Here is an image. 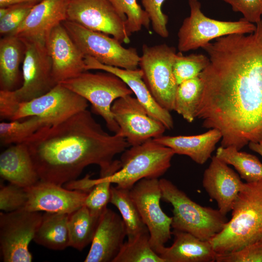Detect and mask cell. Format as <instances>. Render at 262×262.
<instances>
[{"label":"cell","mask_w":262,"mask_h":262,"mask_svg":"<svg viewBox=\"0 0 262 262\" xmlns=\"http://www.w3.org/2000/svg\"><path fill=\"white\" fill-rule=\"evenodd\" d=\"M0 176L9 183L24 188L40 180L26 143L11 145L0 154Z\"/></svg>","instance_id":"22"},{"label":"cell","mask_w":262,"mask_h":262,"mask_svg":"<svg viewBox=\"0 0 262 262\" xmlns=\"http://www.w3.org/2000/svg\"><path fill=\"white\" fill-rule=\"evenodd\" d=\"M162 199L173 207L171 227L209 241L224 228L228 220L218 209L193 201L171 181L159 180Z\"/></svg>","instance_id":"4"},{"label":"cell","mask_w":262,"mask_h":262,"mask_svg":"<svg viewBox=\"0 0 262 262\" xmlns=\"http://www.w3.org/2000/svg\"><path fill=\"white\" fill-rule=\"evenodd\" d=\"M209 63L208 56L202 54H191L184 56L181 52L177 53L173 69L178 85L199 76Z\"/></svg>","instance_id":"33"},{"label":"cell","mask_w":262,"mask_h":262,"mask_svg":"<svg viewBox=\"0 0 262 262\" xmlns=\"http://www.w3.org/2000/svg\"><path fill=\"white\" fill-rule=\"evenodd\" d=\"M165 0H141L144 10L147 14L153 30L160 36L167 38L169 32L167 28L168 16L162 10Z\"/></svg>","instance_id":"38"},{"label":"cell","mask_w":262,"mask_h":262,"mask_svg":"<svg viewBox=\"0 0 262 262\" xmlns=\"http://www.w3.org/2000/svg\"><path fill=\"white\" fill-rule=\"evenodd\" d=\"M113 262H164L152 248L149 232L128 239Z\"/></svg>","instance_id":"32"},{"label":"cell","mask_w":262,"mask_h":262,"mask_svg":"<svg viewBox=\"0 0 262 262\" xmlns=\"http://www.w3.org/2000/svg\"><path fill=\"white\" fill-rule=\"evenodd\" d=\"M229 3L233 11L240 12L247 21L256 24L262 16V0H222Z\"/></svg>","instance_id":"40"},{"label":"cell","mask_w":262,"mask_h":262,"mask_svg":"<svg viewBox=\"0 0 262 262\" xmlns=\"http://www.w3.org/2000/svg\"><path fill=\"white\" fill-rule=\"evenodd\" d=\"M25 45L13 35L2 36L0 40V90L14 91L19 82V66L23 61Z\"/></svg>","instance_id":"25"},{"label":"cell","mask_w":262,"mask_h":262,"mask_svg":"<svg viewBox=\"0 0 262 262\" xmlns=\"http://www.w3.org/2000/svg\"><path fill=\"white\" fill-rule=\"evenodd\" d=\"M111 184L105 177H100L88 193L84 205L93 213L101 214L107 208L111 196Z\"/></svg>","instance_id":"36"},{"label":"cell","mask_w":262,"mask_h":262,"mask_svg":"<svg viewBox=\"0 0 262 262\" xmlns=\"http://www.w3.org/2000/svg\"><path fill=\"white\" fill-rule=\"evenodd\" d=\"M66 20L111 35L121 43L130 42L126 28V18L109 0H69Z\"/></svg>","instance_id":"14"},{"label":"cell","mask_w":262,"mask_h":262,"mask_svg":"<svg viewBox=\"0 0 262 262\" xmlns=\"http://www.w3.org/2000/svg\"><path fill=\"white\" fill-rule=\"evenodd\" d=\"M248 147L251 150L259 154L262 157V142H250L248 144Z\"/></svg>","instance_id":"42"},{"label":"cell","mask_w":262,"mask_h":262,"mask_svg":"<svg viewBox=\"0 0 262 262\" xmlns=\"http://www.w3.org/2000/svg\"><path fill=\"white\" fill-rule=\"evenodd\" d=\"M231 211L223 229L209 240L217 253L232 252L262 241V180L245 182Z\"/></svg>","instance_id":"3"},{"label":"cell","mask_w":262,"mask_h":262,"mask_svg":"<svg viewBox=\"0 0 262 262\" xmlns=\"http://www.w3.org/2000/svg\"><path fill=\"white\" fill-rule=\"evenodd\" d=\"M249 34L222 36L202 49L209 63L196 118L221 134V146L240 150L262 142V19Z\"/></svg>","instance_id":"1"},{"label":"cell","mask_w":262,"mask_h":262,"mask_svg":"<svg viewBox=\"0 0 262 262\" xmlns=\"http://www.w3.org/2000/svg\"><path fill=\"white\" fill-rule=\"evenodd\" d=\"M174 242L164 246L159 255L164 262H213L217 253L210 241L200 239L195 235L174 229Z\"/></svg>","instance_id":"23"},{"label":"cell","mask_w":262,"mask_h":262,"mask_svg":"<svg viewBox=\"0 0 262 262\" xmlns=\"http://www.w3.org/2000/svg\"><path fill=\"white\" fill-rule=\"evenodd\" d=\"M101 214L93 213L85 205L69 214V246L81 251L91 243Z\"/></svg>","instance_id":"27"},{"label":"cell","mask_w":262,"mask_h":262,"mask_svg":"<svg viewBox=\"0 0 262 262\" xmlns=\"http://www.w3.org/2000/svg\"><path fill=\"white\" fill-rule=\"evenodd\" d=\"M46 46L51 58L52 75L59 83L86 71L85 56L61 23L49 33Z\"/></svg>","instance_id":"17"},{"label":"cell","mask_w":262,"mask_h":262,"mask_svg":"<svg viewBox=\"0 0 262 262\" xmlns=\"http://www.w3.org/2000/svg\"><path fill=\"white\" fill-rule=\"evenodd\" d=\"M110 202L117 208L121 214L126 226L128 239L148 231L129 189L111 186Z\"/></svg>","instance_id":"29"},{"label":"cell","mask_w":262,"mask_h":262,"mask_svg":"<svg viewBox=\"0 0 262 262\" xmlns=\"http://www.w3.org/2000/svg\"><path fill=\"white\" fill-rule=\"evenodd\" d=\"M190 16L185 18L178 33V49L180 52L196 49L214 39L235 34H249L256 29V24L243 17L238 21H226L211 18L201 10L198 0H189Z\"/></svg>","instance_id":"8"},{"label":"cell","mask_w":262,"mask_h":262,"mask_svg":"<svg viewBox=\"0 0 262 262\" xmlns=\"http://www.w3.org/2000/svg\"><path fill=\"white\" fill-rule=\"evenodd\" d=\"M43 214L21 209L0 213V248L4 262H31L29 246L41 222Z\"/></svg>","instance_id":"10"},{"label":"cell","mask_w":262,"mask_h":262,"mask_svg":"<svg viewBox=\"0 0 262 262\" xmlns=\"http://www.w3.org/2000/svg\"><path fill=\"white\" fill-rule=\"evenodd\" d=\"M84 71L61 83L89 102L93 111L104 120L108 129L117 133L119 127L111 111L113 102L117 98L131 95L132 91L120 78L115 74Z\"/></svg>","instance_id":"6"},{"label":"cell","mask_w":262,"mask_h":262,"mask_svg":"<svg viewBox=\"0 0 262 262\" xmlns=\"http://www.w3.org/2000/svg\"><path fill=\"white\" fill-rule=\"evenodd\" d=\"M111 111L119 130L131 146L140 145L163 135L166 129L164 124L149 115L136 98L128 95L116 99Z\"/></svg>","instance_id":"15"},{"label":"cell","mask_w":262,"mask_h":262,"mask_svg":"<svg viewBox=\"0 0 262 262\" xmlns=\"http://www.w3.org/2000/svg\"><path fill=\"white\" fill-rule=\"evenodd\" d=\"M222 135L215 129L195 135L164 136L153 139L156 142L171 148L175 154L190 157L199 164L205 163L211 157Z\"/></svg>","instance_id":"24"},{"label":"cell","mask_w":262,"mask_h":262,"mask_svg":"<svg viewBox=\"0 0 262 262\" xmlns=\"http://www.w3.org/2000/svg\"><path fill=\"white\" fill-rule=\"evenodd\" d=\"M26 190L27 200L22 209L32 212L70 214L84 205L88 194L41 180Z\"/></svg>","instance_id":"16"},{"label":"cell","mask_w":262,"mask_h":262,"mask_svg":"<svg viewBox=\"0 0 262 262\" xmlns=\"http://www.w3.org/2000/svg\"><path fill=\"white\" fill-rule=\"evenodd\" d=\"M34 4L25 3L0 8V34L11 35L25 19Z\"/></svg>","instance_id":"35"},{"label":"cell","mask_w":262,"mask_h":262,"mask_svg":"<svg viewBox=\"0 0 262 262\" xmlns=\"http://www.w3.org/2000/svg\"><path fill=\"white\" fill-rule=\"evenodd\" d=\"M41 0H0V8L25 3L36 4Z\"/></svg>","instance_id":"41"},{"label":"cell","mask_w":262,"mask_h":262,"mask_svg":"<svg viewBox=\"0 0 262 262\" xmlns=\"http://www.w3.org/2000/svg\"><path fill=\"white\" fill-rule=\"evenodd\" d=\"M117 11L126 18L127 31L131 33L141 30L144 27L149 28L150 20L147 12L137 2L136 0H109Z\"/></svg>","instance_id":"34"},{"label":"cell","mask_w":262,"mask_h":262,"mask_svg":"<svg viewBox=\"0 0 262 262\" xmlns=\"http://www.w3.org/2000/svg\"><path fill=\"white\" fill-rule=\"evenodd\" d=\"M228 165L213 156L204 171L202 180L203 188L215 200L219 211L226 215L232 210L245 184L239 176Z\"/></svg>","instance_id":"18"},{"label":"cell","mask_w":262,"mask_h":262,"mask_svg":"<svg viewBox=\"0 0 262 262\" xmlns=\"http://www.w3.org/2000/svg\"><path fill=\"white\" fill-rule=\"evenodd\" d=\"M174 151L149 139L131 146L122 152L120 168L114 174L104 176L119 188L130 190L143 179H158L171 166Z\"/></svg>","instance_id":"5"},{"label":"cell","mask_w":262,"mask_h":262,"mask_svg":"<svg viewBox=\"0 0 262 262\" xmlns=\"http://www.w3.org/2000/svg\"><path fill=\"white\" fill-rule=\"evenodd\" d=\"M127 236L120 216L107 208L102 213L85 262H113Z\"/></svg>","instance_id":"19"},{"label":"cell","mask_w":262,"mask_h":262,"mask_svg":"<svg viewBox=\"0 0 262 262\" xmlns=\"http://www.w3.org/2000/svg\"><path fill=\"white\" fill-rule=\"evenodd\" d=\"M217 262H262V241L248 245L232 252L217 253Z\"/></svg>","instance_id":"39"},{"label":"cell","mask_w":262,"mask_h":262,"mask_svg":"<svg viewBox=\"0 0 262 262\" xmlns=\"http://www.w3.org/2000/svg\"><path fill=\"white\" fill-rule=\"evenodd\" d=\"M139 66L143 79L155 100L169 111L174 110L178 85L173 73L176 49L166 44H144Z\"/></svg>","instance_id":"7"},{"label":"cell","mask_w":262,"mask_h":262,"mask_svg":"<svg viewBox=\"0 0 262 262\" xmlns=\"http://www.w3.org/2000/svg\"><path fill=\"white\" fill-rule=\"evenodd\" d=\"M215 156L234 166L246 182L262 180V163L256 156L240 151L234 147L220 146L217 149Z\"/></svg>","instance_id":"28"},{"label":"cell","mask_w":262,"mask_h":262,"mask_svg":"<svg viewBox=\"0 0 262 262\" xmlns=\"http://www.w3.org/2000/svg\"><path fill=\"white\" fill-rule=\"evenodd\" d=\"M27 200L26 188L9 183H0V209L4 212H12L22 209Z\"/></svg>","instance_id":"37"},{"label":"cell","mask_w":262,"mask_h":262,"mask_svg":"<svg viewBox=\"0 0 262 262\" xmlns=\"http://www.w3.org/2000/svg\"><path fill=\"white\" fill-rule=\"evenodd\" d=\"M130 196L149 233V242L158 255L170 239L172 217L160 206L162 193L158 179H143L130 190Z\"/></svg>","instance_id":"11"},{"label":"cell","mask_w":262,"mask_h":262,"mask_svg":"<svg viewBox=\"0 0 262 262\" xmlns=\"http://www.w3.org/2000/svg\"><path fill=\"white\" fill-rule=\"evenodd\" d=\"M69 215L67 213L45 212L33 240L52 250H61L69 246Z\"/></svg>","instance_id":"26"},{"label":"cell","mask_w":262,"mask_h":262,"mask_svg":"<svg viewBox=\"0 0 262 262\" xmlns=\"http://www.w3.org/2000/svg\"><path fill=\"white\" fill-rule=\"evenodd\" d=\"M25 45L22 62L23 83L14 91H8L16 102L30 101L48 92L57 84L52 75L51 58L46 44L21 38Z\"/></svg>","instance_id":"12"},{"label":"cell","mask_w":262,"mask_h":262,"mask_svg":"<svg viewBox=\"0 0 262 262\" xmlns=\"http://www.w3.org/2000/svg\"><path fill=\"white\" fill-rule=\"evenodd\" d=\"M84 61L86 71L100 70L113 73L120 78L131 89L150 116L162 123L166 129L173 128L174 122L170 111L163 108L155 100L143 79V73L140 68L126 69L107 66L88 56H85Z\"/></svg>","instance_id":"21"},{"label":"cell","mask_w":262,"mask_h":262,"mask_svg":"<svg viewBox=\"0 0 262 262\" xmlns=\"http://www.w3.org/2000/svg\"><path fill=\"white\" fill-rule=\"evenodd\" d=\"M88 106V101L84 98L58 83L46 94L30 101L20 102L11 120L38 116L48 125L52 126L86 110Z\"/></svg>","instance_id":"13"},{"label":"cell","mask_w":262,"mask_h":262,"mask_svg":"<svg viewBox=\"0 0 262 262\" xmlns=\"http://www.w3.org/2000/svg\"><path fill=\"white\" fill-rule=\"evenodd\" d=\"M62 24L85 56L107 66L126 69L138 68L140 56L135 48H124L115 38L73 22L66 20Z\"/></svg>","instance_id":"9"},{"label":"cell","mask_w":262,"mask_h":262,"mask_svg":"<svg viewBox=\"0 0 262 262\" xmlns=\"http://www.w3.org/2000/svg\"><path fill=\"white\" fill-rule=\"evenodd\" d=\"M26 144L40 180L60 186L91 164L100 174L109 171L115 157L130 147L124 137L106 132L87 109L42 128Z\"/></svg>","instance_id":"2"},{"label":"cell","mask_w":262,"mask_h":262,"mask_svg":"<svg viewBox=\"0 0 262 262\" xmlns=\"http://www.w3.org/2000/svg\"><path fill=\"white\" fill-rule=\"evenodd\" d=\"M41 117L32 116L25 119L0 123V142L2 146L26 143L42 128L48 126Z\"/></svg>","instance_id":"30"},{"label":"cell","mask_w":262,"mask_h":262,"mask_svg":"<svg viewBox=\"0 0 262 262\" xmlns=\"http://www.w3.org/2000/svg\"><path fill=\"white\" fill-rule=\"evenodd\" d=\"M203 90L199 76L185 81L178 85L174 110L189 123L196 118V114Z\"/></svg>","instance_id":"31"},{"label":"cell","mask_w":262,"mask_h":262,"mask_svg":"<svg viewBox=\"0 0 262 262\" xmlns=\"http://www.w3.org/2000/svg\"><path fill=\"white\" fill-rule=\"evenodd\" d=\"M69 0H42L11 35L46 44L51 29L66 20Z\"/></svg>","instance_id":"20"}]
</instances>
